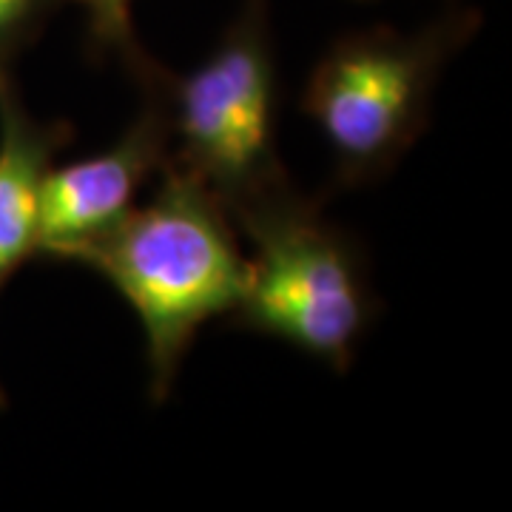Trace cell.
Wrapping results in <instances>:
<instances>
[{"instance_id":"6da1fadb","label":"cell","mask_w":512,"mask_h":512,"mask_svg":"<svg viewBox=\"0 0 512 512\" xmlns=\"http://www.w3.org/2000/svg\"><path fill=\"white\" fill-rule=\"evenodd\" d=\"M163 183L143 208L74 262L89 265L137 313L146 336L148 390L168 399L185 353L205 322L237 311L248 259L222 200L165 160Z\"/></svg>"},{"instance_id":"277c9868","label":"cell","mask_w":512,"mask_h":512,"mask_svg":"<svg viewBox=\"0 0 512 512\" xmlns=\"http://www.w3.org/2000/svg\"><path fill=\"white\" fill-rule=\"evenodd\" d=\"M476 18H450L419 35L359 32L333 43L313 66L302 109L322 131L333 185L384 177L430 123V100L447 57Z\"/></svg>"},{"instance_id":"52a82bcc","label":"cell","mask_w":512,"mask_h":512,"mask_svg":"<svg viewBox=\"0 0 512 512\" xmlns=\"http://www.w3.org/2000/svg\"><path fill=\"white\" fill-rule=\"evenodd\" d=\"M86 9V32L89 52L94 57H117L123 69L134 74L140 83L154 60L140 49L134 26H131V3L134 0H77Z\"/></svg>"},{"instance_id":"7a4b0ae2","label":"cell","mask_w":512,"mask_h":512,"mask_svg":"<svg viewBox=\"0 0 512 512\" xmlns=\"http://www.w3.org/2000/svg\"><path fill=\"white\" fill-rule=\"evenodd\" d=\"M168 134V163L205 183L228 214L293 185L276 154V60L268 3L245 0L220 46L191 74L154 63L140 80Z\"/></svg>"},{"instance_id":"5b68a950","label":"cell","mask_w":512,"mask_h":512,"mask_svg":"<svg viewBox=\"0 0 512 512\" xmlns=\"http://www.w3.org/2000/svg\"><path fill=\"white\" fill-rule=\"evenodd\" d=\"M165 160L168 134L163 114L154 97L146 94L143 114L114 146L86 160L49 168L37 217L35 256L74 262L126 220L137 191L163 171Z\"/></svg>"},{"instance_id":"3957f363","label":"cell","mask_w":512,"mask_h":512,"mask_svg":"<svg viewBox=\"0 0 512 512\" xmlns=\"http://www.w3.org/2000/svg\"><path fill=\"white\" fill-rule=\"evenodd\" d=\"M234 225L254 242L245 291L231 322L282 339L336 370L379 313L362 248L288 185L237 211Z\"/></svg>"},{"instance_id":"ba28073f","label":"cell","mask_w":512,"mask_h":512,"mask_svg":"<svg viewBox=\"0 0 512 512\" xmlns=\"http://www.w3.org/2000/svg\"><path fill=\"white\" fill-rule=\"evenodd\" d=\"M57 0H0V74H9L18 52L35 40Z\"/></svg>"},{"instance_id":"9c48e42d","label":"cell","mask_w":512,"mask_h":512,"mask_svg":"<svg viewBox=\"0 0 512 512\" xmlns=\"http://www.w3.org/2000/svg\"><path fill=\"white\" fill-rule=\"evenodd\" d=\"M0 410H6V390H3V384H0Z\"/></svg>"},{"instance_id":"8992f818","label":"cell","mask_w":512,"mask_h":512,"mask_svg":"<svg viewBox=\"0 0 512 512\" xmlns=\"http://www.w3.org/2000/svg\"><path fill=\"white\" fill-rule=\"evenodd\" d=\"M74 128L63 120H35L12 74H0V291L35 259L37 217L46 174L72 143Z\"/></svg>"}]
</instances>
